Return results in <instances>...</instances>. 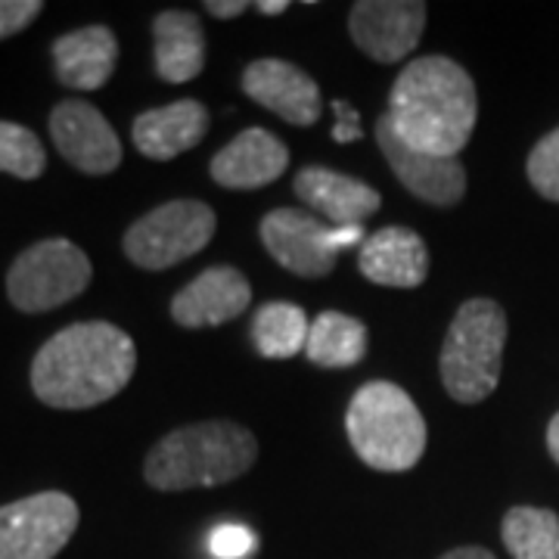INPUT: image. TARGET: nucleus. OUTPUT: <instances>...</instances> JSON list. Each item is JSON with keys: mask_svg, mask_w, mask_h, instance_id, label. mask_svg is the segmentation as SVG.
Returning a JSON list of instances; mask_svg holds the SVG:
<instances>
[{"mask_svg": "<svg viewBox=\"0 0 559 559\" xmlns=\"http://www.w3.org/2000/svg\"><path fill=\"white\" fill-rule=\"evenodd\" d=\"M138 367L134 340L106 320H84L40 345L32 389L47 407L84 411L116 399Z\"/></svg>", "mask_w": 559, "mask_h": 559, "instance_id": "nucleus-1", "label": "nucleus"}, {"mask_svg": "<svg viewBox=\"0 0 559 559\" xmlns=\"http://www.w3.org/2000/svg\"><path fill=\"white\" fill-rule=\"evenodd\" d=\"M385 119L407 146L439 159H457L479 119V94L460 62L419 57L395 79Z\"/></svg>", "mask_w": 559, "mask_h": 559, "instance_id": "nucleus-2", "label": "nucleus"}, {"mask_svg": "<svg viewBox=\"0 0 559 559\" xmlns=\"http://www.w3.org/2000/svg\"><path fill=\"white\" fill-rule=\"evenodd\" d=\"M259 457L255 436L230 419H209L168 432L146 454L143 476L156 491L215 488L240 479Z\"/></svg>", "mask_w": 559, "mask_h": 559, "instance_id": "nucleus-3", "label": "nucleus"}, {"mask_svg": "<svg viewBox=\"0 0 559 559\" xmlns=\"http://www.w3.org/2000/svg\"><path fill=\"white\" fill-rule=\"evenodd\" d=\"M345 432L355 454L380 473L414 469L426 451V419L395 382L360 385L345 411Z\"/></svg>", "mask_w": 559, "mask_h": 559, "instance_id": "nucleus-4", "label": "nucleus"}, {"mask_svg": "<svg viewBox=\"0 0 559 559\" xmlns=\"http://www.w3.org/2000/svg\"><path fill=\"white\" fill-rule=\"evenodd\" d=\"M507 345V314L498 301L469 299L448 326L441 345V382L460 404H479L500 380Z\"/></svg>", "mask_w": 559, "mask_h": 559, "instance_id": "nucleus-5", "label": "nucleus"}, {"mask_svg": "<svg viewBox=\"0 0 559 559\" xmlns=\"http://www.w3.org/2000/svg\"><path fill=\"white\" fill-rule=\"evenodd\" d=\"M91 277L94 267L84 249L62 237H50L28 246L13 261L7 274V296L25 314L53 311L66 301L79 299Z\"/></svg>", "mask_w": 559, "mask_h": 559, "instance_id": "nucleus-6", "label": "nucleus"}, {"mask_svg": "<svg viewBox=\"0 0 559 559\" xmlns=\"http://www.w3.org/2000/svg\"><path fill=\"white\" fill-rule=\"evenodd\" d=\"M215 212L200 200H171L146 212L124 234V255L143 271H165L202 252L215 237Z\"/></svg>", "mask_w": 559, "mask_h": 559, "instance_id": "nucleus-7", "label": "nucleus"}, {"mask_svg": "<svg viewBox=\"0 0 559 559\" xmlns=\"http://www.w3.org/2000/svg\"><path fill=\"white\" fill-rule=\"evenodd\" d=\"M259 230L267 255L277 261L280 267L308 280L326 277L336 267L340 249H348L364 237L360 224H355V227H326L314 215L296 212V209L267 212Z\"/></svg>", "mask_w": 559, "mask_h": 559, "instance_id": "nucleus-8", "label": "nucleus"}, {"mask_svg": "<svg viewBox=\"0 0 559 559\" xmlns=\"http://www.w3.org/2000/svg\"><path fill=\"white\" fill-rule=\"evenodd\" d=\"M79 503L40 491L0 507V559H53L79 528Z\"/></svg>", "mask_w": 559, "mask_h": 559, "instance_id": "nucleus-9", "label": "nucleus"}, {"mask_svg": "<svg viewBox=\"0 0 559 559\" xmlns=\"http://www.w3.org/2000/svg\"><path fill=\"white\" fill-rule=\"evenodd\" d=\"M426 13L419 0H360L348 13V32L360 53L389 66L417 50Z\"/></svg>", "mask_w": 559, "mask_h": 559, "instance_id": "nucleus-10", "label": "nucleus"}, {"mask_svg": "<svg viewBox=\"0 0 559 559\" xmlns=\"http://www.w3.org/2000/svg\"><path fill=\"white\" fill-rule=\"evenodd\" d=\"M50 138L60 156L84 175H109L121 162V140L97 106L62 100L50 112Z\"/></svg>", "mask_w": 559, "mask_h": 559, "instance_id": "nucleus-11", "label": "nucleus"}, {"mask_svg": "<svg viewBox=\"0 0 559 559\" xmlns=\"http://www.w3.org/2000/svg\"><path fill=\"white\" fill-rule=\"evenodd\" d=\"M377 143H380L389 168L401 180V187H407V193H414L417 200L436 205V209H451L463 200V193H466L463 165L457 159H439V156H429V153L407 146L395 134V128L389 124L385 112L377 121Z\"/></svg>", "mask_w": 559, "mask_h": 559, "instance_id": "nucleus-12", "label": "nucleus"}, {"mask_svg": "<svg viewBox=\"0 0 559 559\" xmlns=\"http://www.w3.org/2000/svg\"><path fill=\"white\" fill-rule=\"evenodd\" d=\"M242 91L289 124L308 128L320 119L318 81L286 60H255L242 72Z\"/></svg>", "mask_w": 559, "mask_h": 559, "instance_id": "nucleus-13", "label": "nucleus"}, {"mask_svg": "<svg viewBox=\"0 0 559 559\" xmlns=\"http://www.w3.org/2000/svg\"><path fill=\"white\" fill-rule=\"evenodd\" d=\"M252 301V286L237 267H209L200 277L190 280L171 299V318L187 330L218 326L240 318Z\"/></svg>", "mask_w": 559, "mask_h": 559, "instance_id": "nucleus-14", "label": "nucleus"}, {"mask_svg": "<svg viewBox=\"0 0 559 559\" xmlns=\"http://www.w3.org/2000/svg\"><path fill=\"white\" fill-rule=\"evenodd\" d=\"M289 150L264 128H249L215 153L209 165L212 180L227 190H259L286 171Z\"/></svg>", "mask_w": 559, "mask_h": 559, "instance_id": "nucleus-15", "label": "nucleus"}, {"mask_svg": "<svg viewBox=\"0 0 559 559\" xmlns=\"http://www.w3.org/2000/svg\"><path fill=\"white\" fill-rule=\"evenodd\" d=\"M296 197H299L308 209L320 212L333 227H355L370 218L382 205V197L358 178H348L333 168H320V165H308L301 168L296 180Z\"/></svg>", "mask_w": 559, "mask_h": 559, "instance_id": "nucleus-16", "label": "nucleus"}, {"mask_svg": "<svg viewBox=\"0 0 559 559\" xmlns=\"http://www.w3.org/2000/svg\"><path fill=\"white\" fill-rule=\"evenodd\" d=\"M358 267L377 286L414 289L429 274V249L411 227H382L360 242Z\"/></svg>", "mask_w": 559, "mask_h": 559, "instance_id": "nucleus-17", "label": "nucleus"}, {"mask_svg": "<svg viewBox=\"0 0 559 559\" xmlns=\"http://www.w3.org/2000/svg\"><path fill=\"white\" fill-rule=\"evenodd\" d=\"M209 134V109L197 100H178L146 109L134 119L131 138L146 159L168 162L193 150Z\"/></svg>", "mask_w": 559, "mask_h": 559, "instance_id": "nucleus-18", "label": "nucleus"}, {"mask_svg": "<svg viewBox=\"0 0 559 559\" xmlns=\"http://www.w3.org/2000/svg\"><path fill=\"white\" fill-rule=\"evenodd\" d=\"M119 62V40L106 25H87L53 40V69L66 87L100 91Z\"/></svg>", "mask_w": 559, "mask_h": 559, "instance_id": "nucleus-19", "label": "nucleus"}, {"mask_svg": "<svg viewBox=\"0 0 559 559\" xmlns=\"http://www.w3.org/2000/svg\"><path fill=\"white\" fill-rule=\"evenodd\" d=\"M156 75L168 84L193 81L205 69V32L187 10H165L153 20Z\"/></svg>", "mask_w": 559, "mask_h": 559, "instance_id": "nucleus-20", "label": "nucleus"}, {"mask_svg": "<svg viewBox=\"0 0 559 559\" xmlns=\"http://www.w3.org/2000/svg\"><path fill=\"white\" fill-rule=\"evenodd\" d=\"M305 355L318 367H355L367 355V326L342 311H323L308 330Z\"/></svg>", "mask_w": 559, "mask_h": 559, "instance_id": "nucleus-21", "label": "nucleus"}, {"mask_svg": "<svg viewBox=\"0 0 559 559\" xmlns=\"http://www.w3.org/2000/svg\"><path fill=\"white\" fill-rule=\"evenodd\" d=\"M311 323L293 301H267L252 320V342L261 358L289 360L305 352Z\"/></svg>", "mask_w": 559, "mask_h": 559, "instance_id": "nucleus-22", "label": "nucleus"}, {"mask_svg": "<svg viewBox=\"0 0 559 559\" xmlns=\"http://www.w3.org/2000/svg\"><path fill=\"white\" fill-rule=\"evenodd\" d=\"M500 538L513 559H559V516L540 507H513L503 516Z\"/></svg>", "mask_w": 559, "mask_h": 559, "instance_id": "nucleus-23", "label": "nucleus"}, {"mask_svg": "<svg viewBox=\"0 0 559 559\" xmlns=\"http://www.w3.org/2000/svg\"><path fill=\"white\" fill-rule=\"evenodd\" d=\"M44 143L16 121H0V171L20 180H35L44 175Z\"/></svg>", "mask_w": 559, "mask_h": 559, "instance_id": "nucleus-24", "label": "nucleus"}, {"mask_svg": "<svg viewBox=\"0 0 559 559\" xmlns=\"http://www.w3.org/2000/svg\"><path fill=\"white\" fill-rule=\"evenodd\" d=\"M525 171L544 200L559 202V128L538 140V146L528 153Z\"/></svg>", "mask_w": 559, "mask_h": 559, "instance_id": "nucleus-25", "label": "nucleus"}, {"mask_svg": "<svg viewBox=\"0 0 559 559\" xmlns=\"http://www.w3.org/2000/svg\"><path fill=\"white\" fill-rule=\"evenodd\" d=\"M255 550H259L255 532L240 525V522H224L218 528H212V535H209L212 559H249Z\"/></svg>", "mask_w": 559, "mask_h": 559, "instance_id": "nucleus-26", "label": "nucleus"}, {"mask_svg": "<svg viewBox=\"0 0 559 559\" xmlns=\"http://www.w3.org/2000/svg\"><path fill=\"white\" fill-rule=\"evenodd\" d=\"M44 13L40 0H0V40L20 35Z\"/></svg>", "mask_w": 559, "mask_h": 559, "instance_id": "nucleus-27", "label": "nucleus"}, {"mask_svg": "<svg viewBox=\"0 0 559 559\" xmlns=\"http://www.w3.org/2000/svg\"><path fill=\"white\" fill-rule=\"evenodd\" d=\"M333 112H336V128H333V138L340 140V143H355V140L364 138V131H360V116L355 106L336 100L333 103Z\"/></svg>", "mask_w": 559, "mask_h": 559, "instance_id": "nucleus-28", "label": "nucleus"}, {"mask_svg": "<svg viewBox=\"0 0 559 559\" xmlns=\"http://www.w3.org/2000/svg\"><path fill=\"white\" fill-rule=\"evenodd\" d=\"M205 10L212 13V16H218V20H234V16H240V13H246L249 10V3L246 0H209L205 3Z\"/></svg>", "mask_w": 559, "mask_h": 559, "instance_id": "nucleus-29", "label": "nucleus"}, {"mask_svg": "<svg viewBox=\"0 0 559 559\" xmlns=\"http://www.w3.org/2000/svg\"><path fill=\"white\" fill-rule=\"evenodd\" d=\"M441 559H495V554H488L485 547H457V550H448Z\"/></svg>", "mask_w": 559, "mask_h": 559, "instance_id": "nucleus-30", "label": "nucleus"}, {"mask_svg": "<svg viewBox=\"0 0 559 559\" xmlns=\"http://www.w3.org/2000/svg\"><path fill=\"white\" fill-rule=\"evenodd\" d=\"M547 448H550V457L559 463V414L547 426Z\"/></svg>", "mask_w": 559, "mask_h": 559, "instance_id": "nucleus-31", "label": "nucleus"}, {"mask_svg": "<svg viewBox=\"0 0 559 559\" xmlns=\"http://www.w3.org/2000/svg\"><path fill=\"white\" fill-rule=\"evenodd\" d=\"M286 7H289L286 0H261V3H255V10H261L264 16H280Z\"/></svg>", "mask_w": 559, "mask_h": 559, "instance_id": "nucleus-32", "label": "nucleus"}]
</instances>
